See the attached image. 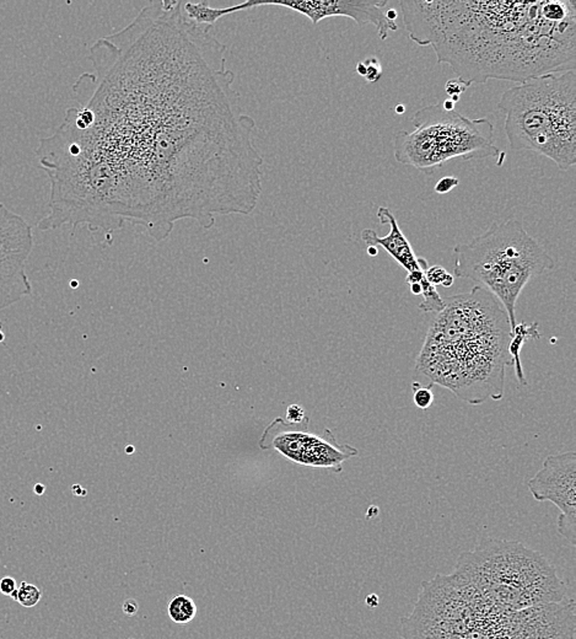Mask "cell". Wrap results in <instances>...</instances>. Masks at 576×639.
<instances>
[{
  "label": "cell",
  "instance_id": "cell-1",
  "mask_svg": "<svg viewBox=\"0 0 576 639\" xmlns=\"http://www.w3.org/2000/svg\"><path fill=\"white\" fill-rule=\"evenodd\" d=\"M182 1L154 0L90 47L78 106L36 149L48 176L41 231L139 225L156 241L192 219L249 215L262 195L255 122L240 109L228 47L187 21Z\"/></svg>",
  "mask_w": 576,
  "mask_h": 639
},
{
  "label": "cell",
  "instance_id": "cell-2",
  "mask_svg": "<svg viewBox=\"0 0 576 639\" xmlns=\"http://www.w3.org/2000/svg\"><path fill=\"white\" fill-rule=\"evenodd\" d=\"M409 37L463 82L575 71L576 1H404Z\"/></svg>",
  "mask_w": 576,
  "mask_h": 639
},
{
  "label": "cell",
  "instance_id": "cell-3",
  "mask_svg": "<svg viewBox=\"0 0 576 639\" xmlns=\"http://www.w3.org/2000/svg\"><path fill=\"white\" fill-rule=\"evenodd\" d=\"M444 304L428 331L417 370L467 404L501 401L511 366L505 310L478 285L445 298Z\"/></svg>",
  "mask_w": 576,
  "mask_h": 639
},
{
  "label": "cell",
  "instance_id": "cell-4",
  "mask_svg": "<svg viewBox=\"0 0 576 639\" xmlns=\"http://www.w3.org/2000/svg\"><path fill=\"white\" fill-rule=\"evenodd\" d=\"M452 574L504 611L559 604L568 595L553 564L519 541L484 537L460 555Z\"/></svg>",
  "mask_w": 576,
  "mask_h": 639
},
{
  "label": "cell",
  "instance_id": "cell-5",
  "mask_svg": "<svg viewBox=\"0 0 576 639\" xmlns=\"http://www.w3.org/2000/svg\"><path fill=\"white\" fill-rule=\"evenodd\" d=\"M498 109L505 115L512 150H531L566 171L576 164V73H552L507 89Z\"/></svg>",
  "mask_w": 576,
  "mask_h": 639
},
{
  "label": "cell",
  "instance_id": "cell-6",
  "mask_svg": "<svg viewBox=\"0 0 576 639\" xmlns=\"http://www.w3.org/2000/svg\"><path fill=\"white\" fill-rule=\"evenodd\" d=\"M555 267V258L515 218L493 223L453 249V276L471 279L501 301L511 331L517 325L516 304L523 288Z\"/></svg>",
  "mask_w": 576,
  "mask_h": 639
},
{
  "label": "cell",
  "instance_id": "cell-7",
  "mask_svg": "<svg viewBox=\"0 0 576 639\" xmlns=\"http://www.w3.org/2000/svg\"><path fill=\"white\" fill-rule=\"evenodd\" d=\"M411 122L413 132L401 131L395 136V158L425 174L452 159L468 161L499 155L494 126L487 118L472 120L435 104L418 109Z\"/></svg>",
  "mask_w": 576,
  "mask_h": 639
},
{
  "label": "cell",
  "instance_id": "cell-8",
  "mask_svg": "<svg viewBox=\"0 0 576 639\" xmlns=\"http://www.w3.org/2000/svg\"><path fill=\"white\" fill-rule=\"evenodd\" d=\"M33 247V226L0 202V312L33 293L26 273Z\"/></svg>",
  "mask_w": 576,
  "mask_h": 639
},
{
  "label": "cell",
  "instance_id": "cell-9",
  "mask_svg": "<svg viewBox=\"0 0 576 639\" xmlns=\"http://www.w3.org/2000/svg\"><path fill=\"white\" fill-rule=\"evenodd\" d=\"M537 502H550L559 509L557 529L574 546L576 543V453L550 455L542 469L528 482Z\"/></svg>",
  "mask_w": 576,
  "mask_h": 639
},
{
  "label": "cell",
  "instance_id": "cell-10",
  "mask_svg": "<svg viewBox=\"0 0 576 639\" xmlns=\"http://www.w3.org/2000/svg\"><path fill=\"white\" fill-rule=\"evenodd\" d=\"M387 0L360 1V0H279V1H258V6H282L296 11L307 17L314 25L327 17H345L353 19L358 25L372 24L382 41L388 37L390 31H397L396 21L387 19L384 8Z\"/></svg>",
  "mask_w": 576,
  "mask_h": 639
},
{
  "label": "cell",
  "instance_id": "cell-11",
  "mask_svg": "<svg viewBox=\"0 0 576 639\" xmlns=\"http://www.w3.org/2000/svg\"><path fill=\"white\" fill-rule=\"evenodd\" d=\"M273 447L296 464L327 467L336 472L342 471L344 461L359 453L348 444L341 445L330 431L323 438L307 432L282 433L274 439Z\"/></svg>",
  "mask_w": 576,
  "mask_h": 639
},
{
  "label": "cell",
  "instance_id": "cell-12",
  "mask_svg": "<svg viewBox=\"0 0 576 639\" xmlns=\"http://www.w3.org/2000/svg\"><path fill=\"white\" fill-rule=\"evenodd\" d=\"M377 217L380 219L381 224H388L390 231L386 236L377 235L374 230L364 229L361 233V239L368 246H376L385 249L390 256L393 257L397 262L399 263L408 273L414 271H426L429 264L424 258L417 257L415 252L412 249L411 242L408 241L397 219L391 210L386 207H380L377 210Z\"/></svg>",
  "mask_w": 576,
  "mask_h": 639
},
{
  "label": "cell",
  "instance_id": "cell-13",
  "mask_svg": "<svg viewBox=\"0 0 576 639\" xmlns=\"http://www.w3.org/2000/svg\"><path fill=\"white\" fill-rule=\"evenodd\" d=\"M253 8H255V0H246L241 4H235L226 8H212L208 1L203 0L199 3L182 1L181 11L187 21L192 22L197 26L215 28V24L220 19L240 11L250 10Z\"/></svg>",
  "mask_w": 576,
  "mask_h": 639
},
{
  "label": "cell",
  "instance_id": "cell-14",
  "mask_svg": "<svg viewBox=\"0 0 576 639\" xmlns=\"http://www.w3.org/2000/svg\"><path fill=\"white\" fill-rule=\"evenodd\" d=\"M530 339H539V323H534L531 325L519 323L511 331L510 342L507 344V353L510 355L511 366H515L517 381L521 385H526L528 381H526V377L522 369L520 353H521L523 344Z\"/></svg>",
  "mask_w": 576,
  "mask_h": 639
},
{
  "label": "cell",
  "instance_id": "cell-15",
  "mask_svg": "<svg viewBox=\"0 0 576 639\" xmlns=\"http://www.w3.org/2000/svg\"><path fill=\"white\" fill-rule=\"evenodd\" d=\"M196 602L187 595H176L168 604L170 620L177 624L190 623L197 616Z\"/></svg>",
  "mask_w": 576,
  "mask_h": 639
},
{
  "label": "cell",
  "instance_id": "cell-16",
  "mask_svg": "<svg viewBox=\"0 0 576 639\" xmlns=\"http://www.w3.org/2000/svg\"><path fill=\"white\" fill-rule=\"evenodd\" d=\"M11 599L17 601L22 607L33 609L42 599V590L26 580H22L19 588H17L15 593L11 596Z\"/></svg>",
  "mask_w": 576,
  "mask_h": 639
},
{
  "label": "cell",
  "instance_id": "cell-17",
  "mask_svg": "<svg viewBox=\"0 0 576 639\" xmlns=\"http://www.w3.org/2000/svg\"><path fill=\"white\" fill-rule=\"evenodd\" d=\"M420 285H422L420 296L423 298V301L419 305V309L424 312H440L445 307V304H444V299L441 298L439 291L436 289V287L430 285L425 277L420 282Z\"/></svg>",
  "mask_w": 576,
  "mask_h": 639
},
{
  "label": "cell",
  "instance_id": "cell-18",
  "mask_svg": "<svg viewBox=\"0 0 576 639\" xmlns=\"http://www.w3.org/2000/svg\"><path fill=\"white\" fill-rule=\"evenodd\" d=\"M425 278L429 282L430 285H434V287L442 285L444 288H450L453 285V282H455L453 276L447 273L445 268L442 267V266H438V264L428 267V269L425 271Z\"/></svg>",
  "mask_w": 576,
  "mask_h": 639
},
{
  "label": "cell",
  "instance_id": "cell-19",
  "mask_svg": "<svg viewBox=\"0 0 576 639\" xmlns=\"http://www.w3.org/2000/svg\"><path fill=\"white\" fill-rule=\"evenodd\" d=\"M413 401L415 406L420 410H428L434 404V393H433V384L429 386H423L419 383H413Z\"/></svg>",
  "mask_w": 576,
  "mask_h": 639
},
{
  "label": "cell",
  "instance_id": "cell-20",
  "mask_svg": "<svg viewBox=\"0 0 576 639\" xmlns=\"http://www.w3.org/2000/svg\"><path fill=\"white\" fill-rule=\"evenodd\" d=\"M364 63L365 66H366L365 79L369 82H379L380 78L382 77V69H381L379 60H376L375 57H372V58L365 60Z\"/></svg>",
  "mask_w": 576,
  "mask_h": 639
},
{
  "label": "cell",
  "instance_id": "cell-21",
  "mask_svg": "<svg viewBox=\"0 0 576 639\" xmlns=\"http://www.w3.org/2000/svg\"><path fill=\"white\" fill-rule=\"evenodd\" d=\"M472 84L471 82H463L461 79H450L449 82H446L445 84V91L450 98L452 96H460L462 95L466 90H467Z\"/></svg>",
  "mask_w": 576,
  "mask_h": 639
},
{
  "label": "cell",
  "instance_id": "cell-22",
  "mask_svg": "<svg viewBox=\"0 0 576 639\" xmlns=\"http://www.w3.org/2000/svg\"><path fill=\"white\" fill-rule=\"evenodd\" d=\"M458 185H460V180L457 177H455V176H445L435 185L434 190L439 195H445V193L451 192Z\"/></svg>",
  "mask_w": 576,
  "mask_h": 639
},
{
  "label": "cell",
  "instance_id": "cell-23",
  "mask_svg": "<svg viewBox=\"0 0 576 639\" xmlns=\"http://www.w3.org/2000/svg\"><path fill=\"white\" fill-rule=\"evenodd\" d=\"M287 415H288V421L291 422V423H303V422L307 420L306 415H305L304 408L300 407L298 404L289 406Z\"/></svg>",
  "mask_w": 576,
  "mask_h": 639
},
{
  "label": "cell",
  "instance_id": "cell-24",
  "mask_svg": "<svg viewBox=\"0 0 576 639\" xmlns=\"http://www.w3.org/2000/svg\"><path fill=\"white\" fill-rule=\"evenodd\" d=\"M17 588V580L14 579L12 577H4V578L0 579V593L3 595L11 597L12 594L15 593Z\"/></svg>",
  "mask_w": 576,
  "mask_h": 639
},
{
  "label": "cell",
  "instance_id": "cell-25",
  "mask_svg": "<svg viewBox=\"0 0 576 639\" xmlns=\"http://www.w3.org/2000/svg\"><path fill=\"white\" fill-rule=\"evenodd\" d=\"M122 609H123V612H125V615L129 616V618L136 616L138 611H139V606H138V604H136V601L134 600V599H127V600L123 602Z\"/></svg>",
  "mask_w": 576,
  "mask_h": 639
},
{
  "label": "cell",
  "instance_id": "cell-26",
  "mask_svg": "<svg viewBox=\"0 0 576 639\" xmlns=\"http://www.w3.org/2000/svg\"><path fill=\"white\" fill-rule=\"evenodd\" d=\"M424 271H414V272L408 273L406 282H407L408 285H419L424 279Z\"/></svg>",
  "mask_w": 576,
  "mask_h": 639
},
{
  "label": "cell",
  "instance_id": "cell-27",
  "mask_svg": "<svg viewBox=\"0 0 576 639\" xmlns=\"http://www.w3.org/2000/svg\"><path fill=\"white\" fill-rule=\"evenodd\" d=\"M366 605L370 607H375L379 605V597L376 595H370L366 597Z\"/></svg>",
  "mask_w": 576,
  "mask_h": 639
},
{
  "label": "cell",
  "instance_id": "cell-28",
  "mask_svg": "<svg viewBox=\"0 0 576 639\" xmlns=\"http://www.w3.org/2000/svg\"><path fill=\"white\" fill-rule=\"evenodd\" d=\"M357 73H358L359 75H361V77L365 78V75H366V66H365L364 60L358 63V66H357Z\"/></svg>",
  "mask_w": 576,
  "mask_h": 639
},
{
  "label": "cell",
  "instance_id": "cell-29",
  "mask_svg": "<svg viewBox=\"0 0 576 639\" xmlns=\"http://www.w3.org/2000/svg\"><path fill=\"white\" fill-rule=\"evenodd\" d=\"M385 15H386L387 19H388L390 21H396L397 17H398V14H397V11L395 10V9H388V10L385 12Z\"/></svg>",
  "mask_w": 576,
  "mask_h": 639
},
{
  "label": "cell",
  "instance_id": "cell-30",
  "mask_svg": "<svg viewBox=\"0 0 576 639\" xmlns=\"http://www.w3.org/2000/svg\"><path fill=\"white\" fill-rule=\"evenodd\" d=\"M455 105L456 104H455V102H452L450 98H447V100H445V101H444V104H442V107H444V109H447V111H453V109H455Z\"/></svg>",
  "mask_w": 576,
  "mask_h": 639
},
{
  "label": "cell",
  "instance_id": "cell-31",
  "mask_svg": "<svg viewBox=\"0 0 576 639\" xmlns=\"http://www.w3.org/2000/svg\"><path fill=\"white\" fill-rule=\"evenodd\" d=\"M379 253V247L376 246H368V255L370 257H376Z\"/></svg>",
  "mask_w": 576,
  "mask_h": 639
},
{
  "label": "cell",
  "instance_id": "cell-32",
  "mask_svg": "<svg viewBox=\"0 0 576 639\" xmlns=\"http://www.w3.org/2000/svg\"><path fill=\"white\" fill-rule=\"evenodd\" d=\"M409 287H411V291L414 295H422V285H420V283L419 285H409Z\"/></svg>",
  "mask_w": 576,
  "mask_h": 639
},
{
  "label": "cell",
  "instance_id": "cell-33",
  "mask_svg": "<svg viewBox=\"0 0 576 639\" xmlns=\"http://www.w3.org/2000/svg\"><path fill=\"white\" fill-rule=\"evenodd\" d=\"M404 112H406V107H404V105H397L396 114H398V115H403Z\"/></svg>",
  "mask_w": 576,
  "mask_h": 639
},
{
  "label": "cell",
  "instance_id": "cell-34",
  "mask_svg": "<svg viewBox=\"0 0 576 639\" xmlns=\"http://www.w3.org/2000/svg\"><path fill=\"white\" fill-rule=\"evenodd\" d=\"M35 491H36V494H37V493L38 494H42V493H44V486H41V485H37V486L35 487Z\"/></svg>",
  "mask_w": 576,
  "mask_h": 639
},
{
  "label": "cell",
  "instance_id": "cell-35",
  "mask_svg": "<svg viewBox=\"0 0 576 639\" xmlns=\"http://www.w3.org/2000/svg\"><path fill=\"white\" fill-rule=\"evenodd\" d=\"M128 639H134V638H128Z\"/></svg>",
  "mask_w": 576,
  "mask_h": 639
}]
</instances>
